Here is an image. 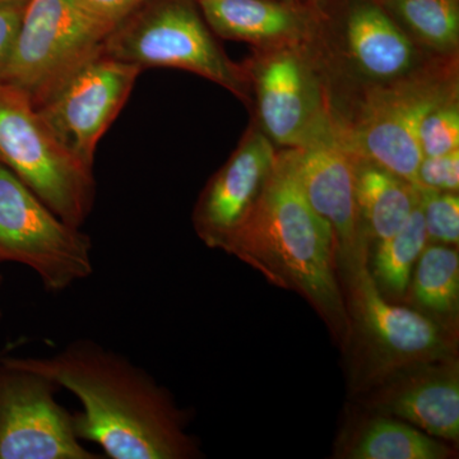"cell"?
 I'll return each mask as SVG.
<instances>
[{
  "label": "cell",
  "instance_id": "obj_9",
  "mask_svg": "<svg viewBox=\"0 0 459 459\" xmlns=\"http://www.w3.org/2000/svg\"><path fill=\"white\" fill-rule=\"evenodd\" d=\"M290 161L310 207L333 232L337 270L349 271L370 247L355 195V164L346 126L328 115L301 146L289 148Z\"/></svg>",
  "mask_w": 459,
  "mask_h": 459
},
{
  "label": "cell",
  "instance_id": "obj_5",
  "mask_svg": "<svg viewBox=\"0 0 459 459\" xmlns=\"http://www.w3.org/2000/svg\"><path fill=\"white\" fill-rule=\"evenodd\" d=\"M111 30L82 0H26L2 81L25 91L38 105L102 50Z\"/></svg>",
  "mask_w": 459,
  "mask_h": 459
},
{
  "label": "cell",
  "instance_id": "obj_28",
  "mask_svg": "<svg viewBox=\"0 0 459 459\" xmlns=\"http://www.w3.org/2000/svg\"><path fill=\"white\" fill-rule=\"evenodd\" d=\"M3 283H4V277H3L2 272H0V294H2V287ZM3 318V310L2 307H0V320Z\"/></svg>",
  "mask_w": 459,
  "mask_h": 459
},
{
  "label": "cell",
  "instance_id": "obj_12",
  "mask_svg": "<svg viewBox=\"0 0 459 459\" xmlns=\"http://www.w3.org/2000/svg\"><path fill=\"white\" fill-rule=\"evenodd\" d=\"M253 77L263 133L272 143L301 146L331 114L312 68L291 47L273 48L255 63Z\"/></svg>",
  "mask_w": 459,
  "mask_h": 459
},
{
  "label": "cell",
  "instance_id": "obj_7",
  "mask_svg": "<svg viewBox=\"0 0 459 459\" xmlns=\"http://www.w3.org/2000/svg\"><path fill=\"white\" fill-rule=\"evenodd\" d=\"M368 255L369 247L344 273L349 312L360 334L368 377L377 385L395 371L455 358V329L383 296L371 276Z\"/></svg>",
  "mask_w": 459,
  "mask_h": 459
},
{
  "label": "cell",
  "instance_id": "obj_3",
  "mask_svg": "<svg viewBox=\"0 0 459 459\" xmlns=\"http://www.w3.org/2000/svg\"><path fill=\"white\" fill-rule=\"evenodd\" d=\"M0 164L63 221L82 228L96 201L92 169L57 141L25 91L0 81Z\"/></svg>",
  "mask_w": 459,
  "mask_h": 459
},
{
  "label": "cell",
  "instance_id": "obj_18",
  "mask_svg": "<svg viewBox=\"0 0 459 459\" xmlns=\"http://www.w3.org/2000/svg\"><path fill=\"white\" fill-rule=\"evenodd\" d=\"M351 459H446L455 452L402 420L377 415L362 422L343 449Z\"/></svg>",
  "mask_w": 459,
  "mask_h": 459
},
{
  "label": "cell",
  "instance_id": "obj_6",
  "mask_svg": "<svg viewBox=\"0 0 459 459\" xmlns=\"http://www.w3.org/2000/svg\"><path fill=\"white\" fill-rule=\"evenodd\" d=\"M38 274L45 291H65L93 273L92 241L63 221L20 178L0 164V264Z\"/></svg>",
  "mask_w": 459,
  "mask_h": 459
},
{
  "label": "cell",
  "instance_id": "obj_23",
  "mask_svg": "<svg viewBox=\"0 0 459 459\" xmlns=\"http://www.w3.org/2000/svg\"><path fill=\"white\" fill-rule=\"evenodd\" d=\"M422 156L446 155L459 150V107L457 95L431 108L419 131Z\"/></svg>",
  "mask_w": 459,
  "mask_h": 459
},
{
  "label": "cell",
  "instance_id": "obj_29",
  "mask_svg": "<svg viewBox=\"0 0 459 459\" xmlns=\"http://www.w3.org/2000/svg\"><path fill=\"white\" fill-rule=\"evenodd\" d=\"M282 2H292V0H282Z\"/></svg>",
  "mask_w": 459,
  "mask_h": 459
},
{
  "label": "cell",
  "instance_id": "obj_17",
  "mask_svg": "<svg viewBox=\"0 0 459 459\" xmlns=\"http://www.w3.org/2000/svg\"><path fill=\"white\" fill-rule=\"evenodd\" d=\"M355 195L368 241L392 237L419 204V190L388 169L356 157Z\"/></svg>",
  "mask_w": 459,
  "mask_h": 459
},
{
  "label": "cell",
  "instance_id": "obj_19",
  "mask_svg": "<svg viewBox=\"0 0 459 459\" xmlns=\"http://www.w3.org/2000/svg\"><path fill=\"white\" fill-rule=\"evenodd\" d=\"M410 285L413 301L424 314L455 329L459 309V256L455 247L428 244Z\"/></svg>",
  "mask_w": 459,
  "mask_h": 459
},
{
  "label": "cell",
  "instance_id": "obj_25",
  "mask_svg": "<svg viewBox=\"0 0 459 459\" xmlns=\"http://www.w3.org/2000/svg\"><path fill=\"white\" fill-rule=\"evenodd\" d=\"M25 3L0 5V81L7 71Z\"/></svg>",
  "mask_w": 459,
  "mask_h": 459
},
{
  "label": "cell",
  "instance_id": "obj_15",
  "mask_svg": "<svg viewBox=\"0 0 459 459\" xmlns=\"http://www.w3.org/2000/svg\"><path fill=\"white\" fill-rule=\"evenodd\" d=\"M208 26L229 40L290 47L307 31L300 9L282 0H197Z\"/></svg>",
  "mask_w": 459,
  "mask_h": 459
},
{
  "label": "cell",
  "instance_id": "obj_10",
  "mask_svg": "<svg viewBox=\"0 0 459 459\" xmlns=\"http://www.w3.org/2000/svg\"><path fill=\"white\" fill-rule=\"evenodd\" d=\"M49 377L0 359V459H100L75 434Z\"/></svg>",
  "mask_w": 459,
  "mask_h": 459
},
{
  "label": "cell",
  "instance_id": "obj_21",
  "mask_svg": "<svg viewBox=\"0 0 459 459\" xmlns=\"http://www.w3.org/2000/svg\"><path fill=\"white\" fill-rule=\"evenodd\" d=\"M385 4L431 49L451 53L458 47V0H385Z\"/></svg>",
  "mask_w": 459,
  "mask_h": 459
},
{
  "label": "cell",
  "instance_id": "obj_26",
  "mask_svg": "<svg viewBox=\"0 0 459 459\" xmlns=\"http://www.w3.org/2000/svg\"><path fill=\"white\" fill-rule=\"evenodd\" d=\"M82 2L92 13L114 29L120 21L131 14L146 0H82Z\"/></svg>",
  "mask_w": 459,
  "mask_h": 459
},
{
  "label": "cell",
  "instance_id": "obj_14",
  "mask_svg": "<svg viewBox=\"0 0 459 459\" xmlns=\"http://www.w3.org/2000/svg\"><path fill=\"white\" fill-rule=\"evenodd\" d=\"M369 401L379 415L409 422L446 442L459 440V369L455 358L406 368L377 383Z\"/></svg>",
  "mask_w": 459,
  "mask_h": 459
},
{
  "label": "cell",
  "instance_id": "obj_22",
  "mask_svg": "<svg viewBox=\"0 0 459 459\" xmlns=\"http://www.w3.org/2000/svg\"><path fill=\"white\" fill-rule=\"evenodd\" d=\"M419 205L429 244L457 247L459 243V198L457 193L420 188Z\"/></svg>",
  "mask_w": 459,
  "mask_h": 459
},
{
  "label": "cell",
  "instance_id": "obj_8",
  "mask_svg": "<svg viewBox=\"0 0 459 459\" xmlns=\"http://www.w3.org/2000/svg\"><path fill=\"white\" fill-rule=\"evenodd\" d=\"M141 72L102 48L35 107L63 147L93 170L99 142L122 111Z\"/></svg>",
  "mask_w": 459,
  "mask_h": 459
},
{
  "label": "cell",
  "instance_id": "obj_24",
  "mask_svg": "<svg viewBox=\"0 0 459 459\" xmlns=\"http://www.w3.org/2000/svg\"><path fill=\"white\" fill-rule=\"evenodd\" d=\"M416 186L457 193L459 188V150L446 155L424 157L420 162Z\"/></svg>",
  "mask_w": 459,
  "mask_h": 459
},
{
  "label": "cell",
  "instance_id": "obj_2",
  "mask_svg": "<svg viewBox=\"0 0 459 459\" xmlns=\"http://www.w3.org/2000/svg\"><path fill=\"white\" fill-rule=\"evenodd\" d=\"M223 252L273 285L303 296L336 337L349 343L351 320L338 283L333 232L305 198L289 151L277 155L261 198Z\"/></svg>",
  "mask_w": 459,
  "mask_h": 459
},
{
  "label": "cell",
  "instance_id": "obj_13",
  "mask_svg": "<svg viewBox=\"0 0 459 459\" xmlns=\"http://www.w3.org/2000/svg\"><path fill=\"white\" fill-rule=\"evenodd\" d=\"M277 155L263 132H247L225 165L211 178L193 214L205 246L221 249L246 222L270 179Z\"/></svg>",
  "mask_w": 459,
  "mask_h": 459
},
{
  "label": "cell",
  "instance_id": "obj_16",
  "mask_svg": "<svg viewBox=\"0 0 459 459\" xmlns=\"http://www.w3.org/2000/svg\"><path fill=\"white\" fill-rule=\"evenodd\" d=\"M346 39L353 62L373 80H398L415 65L412 41L379 5H356L347 20Z\"/></svg>",
  "mask_w": 459,
  "mask_h": 459
},
{
  "label": "cell",
  "instance_id": "obj_11",
  "mask_svg": "<svg viewBox=\"0 0 459 459\" xmlns=\"http://www.w3.org/2000/svg\"><path fill=\"white\" fill-rule=\"evenodd\" d=\"M455 95L453 87L434 77L398 78L369 91L355 123L346 126L353 150L415 186L424 159L419 144L422 119Z\"/></svg>",
  "mask_w": 459,
  "mask_h": 459
},
{
  "label": "cell",
  "instance_id": "obj_27",
  "mask_svg": "<svg viewBox=\"0 0 459 459\" xmlns=\"http://www.w3.org/2000/svg\"><path fill=\"white\" fill-rule=\"evenodd\" d=\"M26 0H0V5L14 4V3H25Z\"/></svg>",
  "mask_w": 459,
  "mask_h": 459
},
{
  "label": "cell",
  "instance_id": "obj_1",
  "mask_svg": "<svg viewBox=\"0 0 459 459\" xmlns=\"http://www.w3.org/2000/svg\"><path fill=\"white\" fill-rule=\"evenodd\" d=\"M49 377L81 402L75 434L111 459L197 458L186 415L170 392L122 353L89 338L72 341L50 358H12Z\"/></svg>",
  "mask_w": 459,
  "mask_h": 459
},
{
  "label": "cell",
  "instance_id": "obj_4",
  "mask_svg": "<svg viewBox=\"0 0 459 459\" xmlns=\"http://www.w3.org/2000/svg\"><path fill=\"white\" fill-rule=\"evenodd\" d=\"M104 51L138 68L192 72L244 98L246 77L217 45L186 0H160L135 8L108 33Z\"/></svg>",
  "mask_w": 459,
  "mask_h": 459
},
{
  "label": "cell",
  "instance_id": "obj_20",
  "mask_svg": "<svg viewBox=\"0 0 459 459\" xmlns=\"http://www.w3.org/2000/svg\"><path fill=\"white\" fill-rule=\"evenodd\" d=\"M427 230L420 205L395 234L377 241L369 249L368 264L376 285L386 299H403L409 291L416 262L428 246Z\"/></svg>",
  "mask_w": 459,
  "mask_h": 459
}]
</instances>
